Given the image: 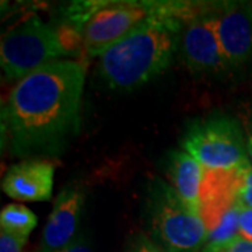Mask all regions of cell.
<instances>
[{
    "label": "cell",
    "mask_w": 252,
    "mask_h": 252,
    "mask_svg": "<svg viewBox=\"0 0 252 252\" xmlns=\"http://www.w3.org/2000/svg\"><path fill=\"white\" fill-rule=\"evenodd\" d=\"M54 164L42 160L23 161L10 167L6 172L1 189L14 200L46 202L52 198Z\"/></svg>",
    "instance_id": "obj_10"
},
{
    "label": "cell",
    "mask_w": 252,
    "mask_h": 252,
    "mask_svg": "<svg viewBox=\"0 0 252 252\" xmlns=\"http://www.w3.org/2000/svg\"><path fill=\"white\" fill-rule=\"evenodd\" d=\"M177 4H152V16L101 55L99 70L111 89L130 90L170 64L180 31Z\"/></svg>",
    "instance_id": "obj_2"
},
{
    "label": "cell",
    "mask_w": 252,
    "mask_h": 252,
    "mask_svg": "<svg viewBox=\"0 0 252 252\" xmlns=\"http://www.w3.org/2000/svg\"><path fill=\"white\" fill-rule=\"evenodd\" d=\"M84 79L81 63L58 61L18 81L1 109L13 153H58L77 135Z\"/></svg>",
    "instance_id": "obj_1"
},
{
    "label": "cell",
    "mask_w": 252,
    "mask_h": 252,
    "mask_svg": "<svg viewBox=\"0 0 252 252\" xmlns=\"http://www.w3.org/2000/svg\"><path fill=\"white\" fill-rule=\"evenodd\" d=\"M251 7H252V3H251Z\"/></svg>",
    "instance_id": "obj_21"
},
{
    "label": "cell",
    "mask_w": 252,
    "mask_h": 252,
    "mask_svg": "<svg viewBox=\"0 0 252 252\" xmlns=\"http://www.w3.org/2000/svg\"><path fill=\"white\" fill-rule=\"evenodd\" d=\"M152 16V4L105 3L80 28L81 44L91 56L102 55Z\"/></svg>",
    "instance_id": "obj_6"
},
{
    "label": "cell",
    "mask_w": 252,
    "mask_h": 252,
    "mask_svg": "<svg viewBox=\"0 0 252 252\" xmlns=\"http://www.w3.org/2000/svg\"><path fill=\"white\" fill-rule=\"evenodd\" d=\"M205 167L187 152H175L170 161L172 189L187 206L200 215V187Z\"/></svg>",
    "instance_id": "obj_12"
},
{
    "label": "cell",
    "mask_w": 252,
    "mask_h": 252,
    "mask_svg": "<svg viewBox=\"0 0 252 252\" xmlns=\"http://www.w3.org/2000/svg\"><path fill=\"white\" fill-rule=\"evenodd\" d=\"M59 252H93V250H91L90 244L84 238H79V240H74L69 247H66L64 250Z\"/></svg>",
    "instance_id": "obj_19"
},
{
    "label": "cell",
    "mask_w": 252,
    "mask_h": 252,
    "mask_svg": "<svg viewBox=\"0 0 252 252\" xmlns=\"http://www.w3.org/2000/svg\"><path fill=\"white\" fill-rule=\"evenodd\" d=\"M81 38L73 28H54L35 16L1 36L0 64L10 80H21L46 64L76 54Z\"/></svg>",
    "instance_id": "obj_3"
},
{
    "label": "cell",
    "mask_w": 252,
    "mask_h": 252,
    "mask_svg": "<svg viewBox=\"0 0 252 252\" xmlns=\"http://www.w3.org/2000/svg\"><path fill=\"white\" fill-rule=\"evenodd\" d=\"M0 225L1 231H6L11 235H16L24 241L28 240V235L35 228L36 216L31 209L20 203H10L3 207L0 213Z\"/></svg>",
    "instance_id": "obj_13"
},
{
    "label": "cell",
    "mask_w": 252,
    "mask_h": 252,
    "mask_svg": "<svg viewBox=\"0 0 252 252\" xmlns=\"http://www.w3.org/2000/svg\"><path fill=\"white\" fill-rule=\"evenodd\" d=\"M225 69L238 67L252 54V7L228 4L213 17Z\"/></svg>",
    "instance_id": "obj_7"
},
{
    "label": "cell",
    "mask_w": 252,
    "mask_h": 252,
    "mask_svg": "<svg viewBox=\"0 0 252 252\" xmlns=\"http://www.w3.org/2000/svg\"><path fill=\"white\" fill-rule=\"evenodd\" d=\"M240 237L252 241V209L247 205H241L240 209Z\"/></svg>",
    "instance_id": "obj_16"
},
{
    "label": "cell",
    "mask_w": 252,
    "mask_h": 252,
    "mask_svg": "<svg viewBox=\"0 0 252 252\" xmlns=\"http://www.w3.org/2000/svg\"><path fill=\"white\" fill-rule=\"evenodd\" d=\"M240 170L241 167L233 170H205L200 187V216L205 221L207 234L225 215L241 203Z\"/></svg>",
    "instance_id": "obj_8"
},
{
    "label": "cell",
    "mask_w": 252,
    "mask_h": 252,
    "mask_svg": "<svg viewBox=\"0 0 252 252\" xmlns=\"http://www.w3.org/2000/svg\"><path fill=\"white\" fill-rule=\"evenodd\" d=\"M182 54L193 72L224 70L213 17L196 18L189 24L182 36Z\"/></svg>",
    "instance_id": "obj_11"
},
{
    "label": "cell",
    "mask_w": 252,
    "mask_h": 252,
    "mask_svg": "<svg viewBox=\"0 0 252 252\" xmlns=\"http://www.w3.org/2000/svg\"><path fill=\"white\" fill-rule=\"evenodd\" d=\"M152 224L168 252H193L207 241L202 216L192 212L165 184H160L156 193Z\"/></svg>",
    "instance_id": "obj_5"
},
{
    "label": "cell",
    "mask_w": 252,
    "mask_h": 252,
    "mask_svg": "<svg viewBox=\"0 0 252 252\" xmlns=\"http://www.w3.org/2000/svg\"><path fill=\"white\" fill-rule=\"evenodd\" d=\"M182 146L187 153L210 170H233L250 161L247 139L231 118H209L193 124Z\"/></svg>",
    "instance_id": "obj_4"
},
{
    "label": "cell",
    "mask_w": 252,
    "mask_h": 252,
    "mask_svg": "<svg viewBox=\"0 0 252 252\" xmlns=\"http://www.w3.org/2000/svg\"><path fill=\"white\" fill-rule=\"evenodd\" d=\"M129 252H167L162 250L161 247H158L157 244L150 241L147 237L140 235L137 240H136L133 245L130 247V251Z\"/></svg>",
    "instance_id": "obj_18"
},
{
    "label": "cell",
    "mask_w": 252,
    "mask_h": 252,
    "mask_svg": "<svg viewBox=\"0 0 252 252\" xmlns=\"http://www.w3.org/2000/svg\"><path fill=\"white\" fill-rule=\"evenodd\" d=\"M205 252H252V241H248L238 235L237 238L225 244L206 245Z\"/></svg>",
    "instance_id": "obj_15"
},
{
    "label": "cell",
    "mask_w": 252,
    "mask_h": 252,
    "mask_svg": "<svg viewBox=\"0 0 252 252\" xmlns=\"http://www.w3.org/2000/svg\"><path fill=\"white\" fill-rule=\"evenodd\" d=\"M240 198L244 205L252 209V165L245 162L240 170Z\"/></svg>",
    "instance_id": "obj_14"
},
{
    "label": "cell",
    "mask_w": 252,
    "mask_h": 252,
    "mask_svg": "<svg viewBox=\"0 0 252 252\" xmlns=\"http://www.w3.org/2000/svg\"><path fill=\"white\" fill-rule=\"evenodd\" d=\"M26 241L6 231L0 233V252H23Z\"/></svg>",
    "instance_id": "obj_17"
},
{
    "label": "cell",
    "mask_w": 252,
    "mask_h": 252,
    "mask_svg": "<svg viewBox=\"0 0 252 252\" xmlns=\"http://www.w3.org/2000/svg\"><path fill=\"white\" fill-rule=\"evenodd\" d=\"M83 205L84 195L80 189L74 187L63 189L42 231L38 252H59L74 241Z\"/></svg>",
    "instance_id": "obj_9"
},
{
    "label": "cell",
    "mask_w": 252,
    "mask_h": 252,
    "mask_svg": "<svg viewBox=\"0 0 252 252\" xmlns=\"http://www.w3.org/2000/svg\"><path fill=\"white\" fill-rule=\"evenodd\" d=\"M247 152H248V158L252 165V124H250L248 129H247Z\"/></svg>",
    "instance_id": "obj_20"
}]
</instances>
